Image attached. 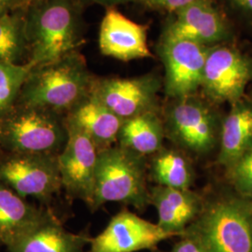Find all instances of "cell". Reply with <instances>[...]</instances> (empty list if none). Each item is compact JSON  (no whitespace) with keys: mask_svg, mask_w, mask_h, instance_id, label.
<instances>
[{"mask_svg":"<svg viewBox=\"0 0 252 252\" xmlns=\"http://www.w3.org/2000/svg\"><path fill=\"white\" fill-rule=\"evenodd\" d=\"M83 5L78 0H41L26 10V32L32 66L79 51L83 43Z\"/></svg>","mask_w":252,"mask_h":252,"instance_id":"6da1fadb","label":"cell"},{"mask_svg":"<svg viewBox=\"0 0 252 252\" xmlns=\"http://www.w3.org/2000/svg\"><path fill=\"white\" fill-rule=\"evenodd\" d=\"M94 78L84 56L76 51L54 62L32 67L16 103L64 116L90 94Z\"/></svg>","mask_w":252,"mask_h":252,"instance_id":"7a4b0ae2","label":"cell"},{"mask_svg":"<svg viewBox=\"0 0 252 252\" xmlns=\"http://www.w3.org/2000/svg\"><path fill=\"white\" fill-rule=\"evenodd\" d=\"M182 235L196 240L206 252H252V202L238 194L205 199L201 213Z\"/></svg>","mask_w":252,"mask_h":252,"instance_id":"3957f363","label":"cell"},{"mask_svg":"<svg viewBox=\"0 0 252 252\" xmlns=\"http://www.w3.org/2000/svg\"><path fill=\"white\" fill-rule=\"evenodd\" d=\"M147 177L148 161L143 155L118 144L100 151L91 210L114 202L144 211L150 205Z\"/></svg>","mask_w":252,"mask_h":252,"instance_id":"277c9868","label":"cell"},{"mask_svg":"<svg viewBox=\"0 0 252 252\" xmlns=\"http://www.w3.org/2000/svg\"><path fill=\"white\" fill-rule=\"evenodd\" d=\"M63 116L15 104L0 117V152L59 155L67 141Z\"/></svg>","mask_w":252,"mask_h":252,"instance_id":"5b68a950","label":"cell"},{"mask_svg":"<svg viewBox=\"0 0 252 252\" xmlns=\"http://www.w3.org/2000/svg\"><path fill=\"white\" fill-rule=\"evenodd\" d=\"M162 117L165 137L180 150L204 156L219 145L223 118L217 106L198 94L169 99Z\"/></svg>","mask_w":252,"mask_h":252,"instance_id":"8992f818","label":"cell"},{"mask_svg":"<svg viewBox=\"0 0 252 252\" xmlns=\"http://www.w3.org/2000/svg\"><path fill=\"white\" fill-rule=\"evenodd\" d=\"M0 181L21 197L36 199L50 208L63 189L58 155L0 152Z\"/></svg>","mask_w":252,"mask_h":252,"instance_id":"52a82bcc","label":"cell"},{"mask_svg":"<svg viewBox=\"0 0 252 252\" xmlns=\"http://www.w3.org/2000/svg\"><path fill=\"white\" fill-rule=\"evenodd\" d=\"M252 81V57L229 43L211 46L201 85V95L215 106L242 99Z\"/></svg>","mask_w":252,"mask_h":252,"instance_id":"ba28073f","label":"cell"},{"mask_svg":"<svg viewBox=\"0 0 252 252\" xmlns=\"http://www.w3.org/2000/svg\"><path fill=\"white\" fill-rule=\"evenodd\" d=\"M208 48L187 39L161 36L157 53L164 67L162 89L168 99L198 94Z\"/></svg>","mask_w":252,"mask_h":252,"instance_id":"9c48e42d","label":"cell"},{"mask_svg":"<svg viewBox=\"0 0 252 252\" xmlns=\"http://www.w3.org/2000/svg\"><path fill=\"white\" fill-rule=\"evenodd\" d=\"M162 89V78L148 73L133 78H98L95 76L91 94L125 120L151 111H159L158 94Z\"/></svg>","mask_w":252,"mask_h":252,"instance_id":"30bf717a","label":"cell"},{"mask_svg":"<svg viewBox=\"0 0 252 252\" xmlns=\"http://www.w3.org/2000/svg\"><path fill=\"white\" fill-rule=\"evenodd\" d=\"M66 126L67 141L58 155L63 189L67 197L93 205L98 150L90 138L72 126Z\"/></svg>","mask_w":252,"mask_h":252,"instance_id":"8fae6325","label":"cell"},{"mask_svg":"<svg viewBox=\"0 0 252 252\" xmlns=\"http://www.w3.org/2000/svg\"><path fill=\"white\" fill-rule=\"evenodd\" d=\"M162 36L187 39L211 47L229 43L233 32L225 15L212 0H195L173 13Z\"/></svg>","mask_w":252,"mask_h":252,"instance_id":"7c38bea8","label":"cell"},{"mask_svg":"<svg viewBox=\"0 0 252 252\" xmlns=\"http://www.w3.org/2000/svg\"><path fill=\"white\" fill-rule=\"evenodd\" d=\"M157 223L123 210L112 217L106 228L90 242V252H136L151 250L174 237Z\"/></svg>","mask_w":252,"mask_h":252,"instance_id":"4fadbf2b","label":"cell"},{"mask_svg":"<svg viewBox=\"0 0 252 252\" xmlns=\"http://www.w3.org/2000/svg\"><path fill=\"white\" fill-rule=\"evenodd\" d=\"M147 29L126 17L115 7L107 8L100 25V51L123 62L153 57L148 47Z\"/></svg>","mask_w":252,"mask_h":252,"instance_id":"5bb4252c","label":"cell"},{"mask_svg":"<svg viewBox=\"0 0 252 252\" xmlns=\"http://www.w3.org/2000/svg\"><path fill=\"white\" fill-rule=\"evenodd\" d=\"M87 234H75L63 227L54 211L5 244L8 252H84Z\"/></svg>","mask_w":252,"mask_h":252,"instance_id":"9a60e30c","label":"cell"},{"mask_svg":"<svg viewBox=\"0 0 252 252\" xmlns=\"http://www.w3.org/2000/svg\"><path fill=\"white\" fill-rule=\"evenodd\" d=\"M205 198L191 189H174L156 185L150 189V205L158 214V225L175 236L182 235L199 216Z\"/></svg>","mask_w":252,"mask_h":252,"instance_id":"2e32d148","label":"cell"},{"mask_svg":"<svg viewBox=\"0 0 252 252\" xmlns=\"http://www.w3.org/2000/svg\"><path fill=\"white\" fill-rule=\"evenodd\" d=\"M65 126L87 135L98 152L118 143L124 120L118 117L90 93L64 116Z\"/></svg>","mask_w":252,"mask_h":252,"instance_id":"e0dca14e","label":"cell"},{"mask_svg":"<svg viewBox=\"0 0 252 252\" xmlns=\"http://www.w3.org/2000/svg\"><path fill=\"white\" fill-rule=\"evenodd\" d=\"M252 148V101L238 100L222 119L217 162L228 168Z\"/></svg>","mask_w":252,"mask_h":252,"instance_id":"ac0fdd59","label":"cell"},{"mask_svg":"<svg viewBox=\"0 0 252 252\" xmlns=\"http://www.w3.org/2000/svg\"><path fill=\"white\" fill-rule=\"evenodd\" d=\"M51 208L36 207L0 181V245L42 220Z\"/></svg>","mask_w":252,"mask_h":252,"instance_id":"d6986e66","label":"cell"},{"mask_svg":"<svg viewBox=\"0 0 252 252\" xmlns=\"http://www.w3.org/2000/svg\"><path fill=\"white\" fill-rule=\"evenodd\" d=\"M164 137L161 111H151L125 120L117 144L147 157L162 150Z\"/></svg>","mask_w":252,"mask_h":252,"instance_id":"ffe728a7","label":"cell"},{"mask_svg":"<svg viewBox=\"0 0 252 252\" xmlns=\"http://www.w3.org/2000/svg\"><path fill=\"white\" fill-rule=\"evenodd\" d=\"M149 175L160 186L174 189H190L195 179L193 165L186 154L177 149L162 148L152 155Z\"/></svg>","mask_w":252,"mask_h":252,"instance_id":"44dd1931","label":"cell"},{"mask_svg":"<svg viewBox=\"0 0 252 252\" xmlns=\"http://www.w3.org/2000/svg\"><path fill=\"white\" fill-rule=\"evenodd\" d=\"M0 62H29L25 10H12L0 16Z\"/></svg>","mask_w":252,"mask_h":252,"instance_id":"7402d4cb","label":"cell"},{"mask_svg":"<svg viewBox=\"0 0 252 252\" xmlns=\"http://www.w3.org/2000/svg\"><path fill=\"white\" fill-rule=\"evenodd\" d=\"M32 67L29 63L15 64L0 62V117L16 104Z\"/></svg>","mask_w":252,"mask_h":252,"instance_id":"603a6c76","label":"cell"},{"mask_svg":"<svg viewBox=\"0 0 252 252\" xmlns=\"http://www.w3.org/2000/svg\"><path fill=\"white\" fill-rule=\"evenodd\" d=\"M226 176L236 194L252 202V148L226 168Z\"/></svg>","mask_w":252,"mask_h":252,"instance_id":"cb8c5ba5","label":"cell"},{"mask_svg":"<svg viewBox=\"0 0 252 252\" xmlns=\"http://www.w3.org/2000/svg\"><path fill=\"white\" fill-rule=\"evenodd\" d=\"M194 1L195 0H144L143 2L150 9L167 11L173 14Z\"/></svg>","mask_w":252,"mask_h":252,"instance_id":"d4e9b609","label":"cell"},{"mask_svg":"<svg viewBox=\"0 0 252 252\" xmlns=\"http://www.w3.org/2000/svg\"><path fill=\"white\" fill-rule=\"evenodd\" d=\"M226 6L246 23L252 26V0H222Z\"/></svg>","mask_w":252,"mask_h":252,"instance_id":"484cf974","label":"cell"},{"mask_svg":"<svg viewBox=\"0 0 252 252\" xmlns=\"http://www.w3.org/2000/svg\"><path fill=\"white\" fill-rule=\"evenodd\" d=\"M160 252H206L202 246L193 238L182 235L180 242L176 244L171 251Z\"/></svg>","mask_w":252,"mask_h":252,"instance_id":"4316f807","label":"cell"},{"mask_svg":"<svg viewBox=\"0 0 252 252\" xmlns=\"http://www.w3.org/2000/svg\"><path fill=\"white\" fill-rule=\"evenodd\" d=\"M78 1L83 6L89 5V4H98L106 8H110V7H116L121 4H126V3L135 2L139 0H78Z\"/></svg>","mask_w":252,"mask_h":252,"instance_id":"83f0119b","label":"cell"},{"mask_svg":"<svg viewBox=\"0 0 252 252\" xmlns=\"http://www.w3.org/2000/svg\"><path fill=\"white\" fill-rule=\"evenodd\" d=\"M20 0H0V16L19 9Z\"/></svg>","mask_w":252,"mask_h":252,"instance_id":"f1b7e54d","label":"cell"}]
</instances>
